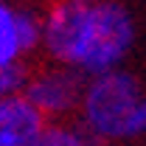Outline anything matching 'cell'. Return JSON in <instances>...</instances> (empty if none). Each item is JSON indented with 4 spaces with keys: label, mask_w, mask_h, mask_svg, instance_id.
<instances>
[{
    "label": "cell",
    "mask_w": 146,
    "mask_h": 146,
    "mask_svg": "<svg viewBox=\"0 0 146 146\" xmlns=\"http://www.w3.org/2000/svg\"><path fill=\"white\" fill-rule=\"evenodd\" d=\"M135 42L138 20L124 0H48L42 6L39 54L84 79L124 68Z\"/></svg>",
    "instance_id": "1"
},
{
    "label": "cell",
    "mask_w": 146,
    "mask_h": 146,
    "mask_svg": "<svg viewBox=\"0 0 146 146\" xmlns=\"http://www.w3.org/2000/svg\"><path fill=\"white\" fill-rule=\"evenodd\" d=\"M76 124L101 146H124L146 138V87L127 68L84 82Z\"/></svg>",
    "instance_id": "2"
},
{
    "label": "cell",
    "mask_w": 146,
    "mask_h": 146,
    "mask_svg": "<svg viewBox=\"0 0 146 146\" xmlns=\"http://www.w3.org/2000/svg\"><path fill=\"white\" fill-rule=\"evenodd\" d=\"M84 82L87 79L82 73L54 65V62H45L39 68H31L23 98L45 118V124H62L76 115Z\"/></svg>",
    "instance_id": "3"
},
{
    "label": "cell",
    "mask_w": 146,
    "mask_h": 146,
    "mask_svg": "<svg viewBox=\"0 0 146 146\" xmlns=\"http://www.w3.org/2000/svg\"><path fill=\"white\" fill-rule=\"evenodd\" d=\"M45 118L23 96L0 101V146H39Z\"/></svg>",
    "instance_id": "4"
},
{
    "label": "cell",
    "mask_w": 146,
    "mask_h": 146,
    "mask_svg": "<svg viewBox=\"0 0 146 146\" xmlns=\"http://www.w3.org/2000/svg\"><path fill=\"white\" fill-rule=\"evenodd\" d=\"M25 62L17 39V3L0 0V68Z\"/></svg>",
    "instance_id": "5"
},
{
    "label": "cell",
    "mask_w": 146,
    "mask_h": 146,
    "mask_svg": "<svg viewBox=\"0 0 146 146\" xmlns=\"http://www.w3.org/2000/svg\"><path fill=\"white\" fill-rule=\"evenodd\" d=\"M17 39L23 59L28 62V56L39 54L42 45V9L36 6H17Z\"/></svg>",
    "instance_id": "6"
},
{
    "label": "cell",
    "mask_w": 146,
    "mask_h": 146,
    "mask_svg": "<svg viewBox=\"0 0 146 146\" xmlns=\"http://www.w3.org/2000/svg\"><path fill=\"white\" fill-rule=\"evenodd\" d=\"M39 146H98L90 135H84L79 124L73 121H62V124H48L42 138H39Z\"/></svg>",
    "instance_id": "7"
},
{
    "label": "cell",
    "mask_w": 146,
    "mask_h": 146,
    "mask_svg": "<svg viewBox=\"0 0 146 146\" xmlns=\"http://www.w3.org/2000/svg\"><path fill=\"white\" fill-rule=\"evenodd\" d=\"M28 73H31V65L28 62L3 65L0 68V101H9V98L23 96L25 82H28Z\"/></svg>",
    "instance_id": "8"
},
{
    "label": "cell",
    "mask_w": 146,
    "mask_h": 146,
    "mask_svg": "<svg viewBox=\"0 0 146 146\" xmlns=\"http://www.w3.org/2000/svg\"><path fill=\"white\" fill-rule=\"evenodd\" d=\"M48 0H17V6H36V9H42Z\"/></svg>",
    "instance_id": "9"
},
{
    "label": "cell",
    "mask_w": 146,
    "mask_h": 146,
    "mask_svg": "<svg viewBox=\"0 0 146 146\" xmlns=\"http://www.w3.org/2000/svg\"><path fill=\"white\" fill-rule=\"evenodd\" d=\"M82 3H101V0H82Z\"/></svg>",
    "instance_id": "10"
},
{
    "label": "cell",
    "mask_w": 146,
    "mask_h": 146,
    "mask_svg": "<svg viewBox=\"0 0 146 146\" xmlns=\"http://www.w3.org/2000/svg\"><path fill=\"white\" fill-rule=\"evenodd\" d=\"M98 146H101V143H98Z\"/></svg>",
    "instance_id": "11"
},
{
    "label": "cell",
    "mask_w": 146,
    "mask_h": 146,
    "mask_svg": "<svg viewBox=\"0 0 146 146\" xmlns=\"http://www.w3.org/2000/svg\"><path fill=\"white\" fill-rule=\"evenodd\" d=\"M143 146H146V143H143Z\"/></svg>",
    "instance_id": "12"
}]
</instances>
